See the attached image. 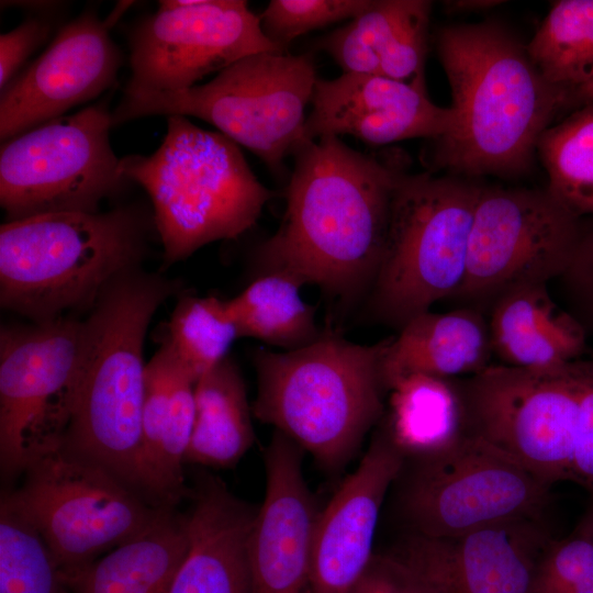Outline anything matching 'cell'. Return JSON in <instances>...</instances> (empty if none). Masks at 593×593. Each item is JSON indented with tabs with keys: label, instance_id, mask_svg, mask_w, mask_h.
Instances as JSON below:
<instances>
[{
	"label": "cell",
	"instance_id": "e0dca14e",
	"mask_svg": "<svg viewBox=\"0 0 593 593\" xmlns=\"http://www.w3.org/2000/svg\"><path fill=\"white\" fill-rule=\"evenodd\" d=\"M551 540L540 521L524 519L457 537L410 533L392 551L439 593H535L538 562Z\"/></svg>",
	"mask_w": 593,
	"mask_h": 593
},
{
	"label": "cell",
	"instance_id": "d4e9b609",
	"mask_svg": "<svg viewBox=\"0 0 593 593\" xmlns=\"http://www.w3.org/2000/svg\"><path fill=\"white\" fill-rule=\"evenodd\" d=\"M188 546L186 516L167 506L147 530L87 566L68 586L72 593H168Z\"/></svg>",
	"mask_w": 593,
	"mask_h": 593
},
{
	"label": "cell",
	"instance_id": "836d02e7",
	"mask_svg": "<svg viewBox=\"0 0 593 593\" xmlns=\"http://www.w3.org/2000/svg\"><path fill=\"white\" fill-rule=\"evenodd\" d=\"M372 0H271L259 15L265 35L279 48L302 34L353 20L370 8Z\"/></svg>",
	"mask_w": 593,
	"mask_h": 593
},
{
	"label": "cell",
	"instance_id": "8fae6325",
	"mask_svg": "<svg viewBox=\"0 0 593 593\" xmlns=\"http://www.w3.org/2000/svg\"><path fill=\"white\" fill-rule=\"evenodd\" d=\"M589 230L547 188L481 186L466 276L451 298L485 314L506 292L548 284L568 267Z\"/></svg>",
	"mask_w": 593,
	"mask_h": 593
},
{
	"label": "cell",
	"instance_id": "f35d334b",
	"mask_svg": "<svg viewBox=\"0 0 593 593\" xmlns=\"http://www.w3.org/2000/svg\"><path fill=\"white\" fill-rule=\"evenodd\" d=\"M52 25L40 18H30L0 36V89H4L15 74L49 36Z\"/></svg>",
	"mask_w": 593,
	"mask_h": 593
},
{
	"label": "cell",
	"instance_id": "3957f363",
	"mask_svg": "<svg viewBox=\"0 0 593 593\" xmlns=\"http://www.w3.org/2000/svg\"><path fill=\"white\" fill-rule=\"evenodd\" d=\"M181 287L142 267L113 278L82 321L80 382L61 449L145 495L144 339L158 307Z\"/></svg>",
	"mask_w": 593,
	"mask_h": 593
},
{
	"label": "cell",
	"instance_id": "e575fe53",
	"mask_svg": "<svg viewBox=\"0 0 593 593\" xmlns=\"http://www.w3.org/2000/svg\"><path fill=\"white\" fill-rule=\"evenodd\" d=\"M593 568V541L575 530L551 542L542 553L536 572L535 593H569Z\"/></svg>",
	"mask_w": 593,
	"mask_h": 593
},
{
	"label": "cell",
	"instance_id": "f546056e",
	"mask_svg": "<svg viewBox=\"0 0 593 593\" xmlns=\"http://www.w3.org/2000/svg\"><path fill=\"white\" fill-rule=\"evenodd\" d=\"M537 153L548 191L578 217L593 221V103L577 108L540 136Z\"/></svg>",
	"mask_w": 593,
	"mask_h": 593
},
{
	"label": "cell",
	"instance_id": "52a82bcc",
	"mask_svg": "<svg viewBox=\"0 0 593 593\" xmlns=\"http://www.w3.org/2000/svg\"><path fill=\"white\" fill-rule=\"evenodd\" d=\"M312 54L267 51L230 65L206 83L176 92H123L112 126L149 115L201 119L283 174L302 141L317 80Z\"/></svg>",
	"mask_w": 593,
	"mask_h": 593
},
{
	"label": "cell",
	"instance_id": "b9f144b4",
	"mask_svg": "<svg viewBox=\"0 0 593 593\" xmlns=\"http://www.w3.org/2000/svg\"><path fill=\"white\" fill-rule=\"evenodd\" d=\"M569 593H593V568L570 590Z\"/></svg>",
	"mask_w": 593,
	"mask_h": 593
},
{
	"label": "cell",
	"instance_id": "5b68a950",
	"mask_svg": "<svg viewBox=\"0 0 593 593\" xmlns=\"http://www.w3.org/2000/svg\"><path fill=\"white\" fill-rule=\"evenodd\" d=\"M387 343L384 338L360 345L325 329L318 340L300 349H256L253 415L324 468L342 467L383 416Z\"/></svg>",
	"mask_w": 593,
	"mask_h": 593
},
{
	"label": "cell",
	"instance_id": "2e32d148",
	"mask_svg": "<svg viewBox=\"0 0 593 593\" xmlns=\"http://www.w3.org/2000/svg\"><path fill=\"white\" fill-rule=\"evenodd\" d=\"M101 21L85 12L63 26L47 49L1 90V143L64 116L116 80L122 53Z\"/></svg>",
	"mask_w": 593,
	"mask_h": 593
},
{
	"label": "cell",
	"instance_id": "7c38bea8",
	"mask_svg": "<svg viewBox=\"0 0 593 593\" xmlns=\"http://www.w3.org/2000/svg\"><path fill=\"white\" fill-rule=\"evenodd\" d=\"M111 114L108 102H99L1 143L0 205L7 222L96 213L130 182L110 143Z\"/></svg>",
	"mask_w": 593,
	"mask_h": 593
},
{
	"label": "cell",
	"instance_id": "4fadbf2b",
	"mask_svg": "<svg viewBox=\"0 0 593 593\" xmlns=\"http://www.w3.org/2000/svg\"><path fill=\"white\" fill-rule=\"evenodd\" d=\"M82 321L3 325L0 331V466L23 473L61 447L80 382Z\"/></svg>",
	"mask_w": 593,
	"mask_h": 593
},
{
	"label": "cell",
	"instance_id": "4dcf8cb0",
	"mask_svg": "<svg viewBox=\"0 0 593 593\" xmlns=\"http://www.w3.org/2000/svg\"><path fill=\"white\" fill-rule=\"evenodd\" d=\"M237 338L224 300L187 294L179 298L163 342L197 382L228 356Z\"/></svg>",
	"mask_w": 593,
	"mask_h": 593
},
{
	"label": "cell",
	"instance_id": "d590c367",
	"mask_svg": "<svg viewBox=\"0 0 593 593\" xmlns=\"http://www.w3.org/2000/svg\"><path fill=\"white\" fill-rule=\"evenodd\" d=\"M348 593H439L414 564L392 550L374 553Z\"/></svg>",
	"mask_w": 593,
	"mask_h": 593
},
{
	"label": "cell",
	"instance_id": "d6a6232c",
	"mask_svg": "<svg viewBox=\"0 0 593 593\" xmlns=\"http://www.w3.org/2000/svg\"><path fill=\"white\" fill-rule=\"evenodd\" d=\"M177 360L169 346L160 348L146 362L142 414V473L147 497L163 505L157 492L160 446L168 416Z\"/></svg>",
	"mask_w": 593,
	"mask_h": 593
},
{
	"label": "cell",
	"instance_id": "7402d4cb",
	"mask_svg": "<svg viewBox=\"0 0 593 593\" xmlns=\"http://www.w3.org/2000/svg\"><path fill=\"white\" fill-rule=\"evenodd\" d=\"M432 7L427 0H372L368 10L320 38L316 46L344 72L425 86Z\"/></svg>",
	"mask_w": 593,
	"mask_h": 593
},
{
	"label": "cell",
	"instance_id": "d6986e66",
	"mask_svg": "<svg viewBox=\"0 0 593 593\" xmlns=\"http://www.w3.org/2000/svg\"><path fill=\"white\" fill-rule=\"evenodd\" d=\"M301 454L278 430L265 450V497L249 538L253 593H311L318 512L303 477Z\"/></svg>",
	"mask_w": 593,
	"mask_h": 593
},
{
	"label": "cell",
	"instance_id": "1f68e13d",
	"mask_svg": "<svg viewBox=\"0 0 593 593\" xmlns=\"http://www.w3.org/2000/svg\"><path fill=\"white\" fill-rule=\"evenodd\" d=\"M51 550L30 521L2 493L0 593H68Z\"/></svg>",
	"mask_w": 593,
	"mask_h": 593
},
{
	"label": "cell",
	"instance_id": "74e56055",
	"mask_svg": "<svg viewBox=\"0 0 593 593\" xmlns=\"http://www.w3.org/2000/svg\"><path fill=\"white\" fill-rule=\"evenodd\" d=\"M558 280L568 302L567 311L586 334H593V230L585 233Z\"/></svg>",
	"mask_w": 593,
	"mask_h": 593
},
{
	"label": "cell",
	"instance_id": "60d3db41",
	"mask_svg": "<svg viewBox=\"0 0 593 593\" xmlns=\"http://www.w3.org/2000/svg\"><path fill=\"white\" fill-rule=\"evenodd\" d=\"M593 103V76L571 96L570 107Z\"/></svg>",
	"mask_w": 593,
	"mask_h": 593
},
{
	"label": "cell",
	"instance_id": "4316f807",
	"mask_svg": "<svg viewBox=\"0 0 593 593\" xmlns=\"http://www.w3.org/2000/svg\"><path fill=\"white\" fill-rule=\"evenodd\" d=\"M195 419L184 463L236 465L253 446L251 407L236 362L226 357L194 384Z\"/></svg>",
	"mask_w": 593,
	"mask_h": 593
},
{
	"label": "cell",
	"instance_id": "7bdbcfd3",
	"mask_svg": "<svg viewBox=\"0 0 593 593\" xmlns=\"http://www.w3.org/2000/svg\"><path fill=\"white\" fill-rule=\"evenodd\" d=\"M577 530L586 535L593 541V501Z\"/></svg>",
	"mask_w": 593,
	"mask_h": 593
},
{
	"label": "cell",
	"instance_id": "cb8c5ba5",
	"mask_svg": "<svg viewBox=\"0 0 593 593\" xmlns=\"http://www.w3.org/2000/svg\"><path fill=\"white\" fill-rule=\"evenodd\" d=\"M492 357L486 314L468 306L445 313L427 311L388 337L382 376L388 391L393 382L413 373L470 377L488 368Z\"/></svg>",
	"mask_w": 593,
	"mask_h": 593
},
{
	"label": "cell",
	"instance_id": "ac0fdd59",
	"mask_svg": "<svg viewBox=\"0 0 593 593\" xmlns=\"http://www.w3.org/2000/svg\"><path fill=\"white\" fill-rule=\"evenodd\" d=\"M303 138L354 136L370 145L425 137L438 139L455 122L451 108L436 105L424 85L343 72L317 79Z\"/></svg>",
	"mask_w": 593,
	"mask_h": 593
},
{
	"label": "cell",
	"instance_id": "277c9868",
	"mask_svg": "<svg viewBox=\"0 0 593 593\" xmlns=\"http://www.w3.org/2000/svg\"><path fill=\"white\" fill-rule=\"evenodd\" d=\"M153 228V212L136 203L3 223L1 306L37 324L90 310L113 278L141 267Z\"/></svg>",
	"mask_w": 593,
	"mask_h": 593
},
{
	"label": "cell",
	"instance_id": "9a60e30c",
	"mask_svg": "<svg viewBox=\"0 0 593 593\" xmlns=\"http://www.w3.org/2000/svg\"><path fill=\"white\" fill-rule=\"evenodd\" d=\"M123 92H176L256 53L284 51L244 0H164L128 34Z\"/></svg>",
	"mask_w": 593,
	"mask_h": 593
},
{
	"label": "cell",
	"instance_id": "6da1fadb",
	"mask_svg": "<svg viewBox=\"0 0 593 593\" xmlns=\"http://www.w3.org/2000/svg\"><path fill=\"white\" fill-rule=\"evenodd\" d=\"M291 155L282 221L254 254L258 276L314 284L348 310L376 278L405 171L335 136L302 139Z\"/></svg>",
	"mask_w": 593,
	"mask_h": 593
},
{
	"label": "cell",
	"instance_id": "ba28073f",
	"mask_svg": "<svg viewBox=\"0 0 593 593\" xmlns=\"http://www.w3.org/2000/svg\"><path fill=\"white\" fill-rule=\"evenodd\" d=\"M480 187L455 175L404 172L382 259L365 299L374 321L400 329L458 291Z\"/></svg>",
	"mask_w": 593,
	"mask_h": 593
},
{
	"label": "cell",
	"instance_id": "603a6c76",
	"mask_svg": "<svg viewBox=\"0 0 593 593\" xmlns=\"http://www.w3.org/2000/svg\"><path fill=\"white\" fill-rule=\"evenodd\" d=\"M547 287L514 289L490 306L486 318L491 346L501 365L555 371L582 358L588 334L557 305Z\"/></svg>",
	"mask_w": 593,
	"mask_h": 593
},
{
	"label": "cell",
	"instance_id": "44dd1931",
	"mask_svg": "<svg viewBox=\"0 0 593 593\" xmlns=\"http://www.w3.org/2000/svg\"><path fill=\"white\" fill-rule=\"evenodd\" d=\"M188 550L168 593H253L249 538L257 510L214 477L195 483Z\"/></svg>",
	"mask_w": 593,
	"mask_h": 593
},
{
	"label": "cell",
	"instance_id": "8992f818",
	"mask_svg": "<svg viewBox=\"0 0 593 593\" xmlns=\"http://www.w3.org/2000/svg\"><path fill=\"white\" fill-rule=\"evenodd\" d=\"M120 172L150 199L165 266L210 243L239 237L275 195L238 144L183 115L167 116V133L153 154L120 158Z\"/></svg>",
	"mask_w": 593,
	"mask_h": 593
},
{
	"label": "cell",
	"instance_id": "484cf974",
	"mask_svg": "<svg viewBox=\"0 0 593 593\" xmlns=\"http://www.w3.org/2000/svg\"><path fill=\"white\" fill-rule=\"evenodd\" d=\"M383 429L405 459L439 452L467 433L460 380L413 373L388 390Z\"/></svg>",
	"mask_w": 593,
	"mask_h": 593
},
{
	"label": "cell",
	"instance_id": "8d00e7d4",
	"mask_svg": "<svg viewBox=\"0 0 593 593\" xmlns=\"http://www.w3.org/2000/svg\"><path fill=\"white\" fill-rule=\"evenodd\" d=\"M578 388V417L572 482L593 493V357L573 361Z\"/></svg>",
	"mask_w": 593,
	"mask_h": 593
},
{
	"label": "cell",
	"instance_id": "ffe728a7",
	"mask_svg": "<svg viewBox=\"0 0 593 593\" xmlns=\"http://www.w3.org/2000/svg\"><path fill=\"white\" fill-rule=\"evenodd\" d=\"M405 458L382 428L357 469L318 513L311 559V593H348L374 552V533L384 496Z\"/></svg>",
	"mask_w": 593,
	"mask_h": 593
},
{
	"label": "cell",
	"instance_id": "ab89813d",
	"mask_svg": "<svg viewBox=\"0 0 593 593\" xmlns=\"http://www.w3.org/2000/svg\"><path fill=\"white\" fill-rule=\"evenodd\" d=\"M505 1L501 0H451L445 2V8L450 13H474L499 7Z\"/></svg>",
	"mask_w": 593,
	"mask_h": 593
},
{
	"label": "cell",
	"instance_id": "f1b7e54d",
	"mask_svg": "<svg viewBox=\"0 0 593 593\" xmlns=\"http://www.w3.org/2000/svg\"><path fill=\"white\" fill-rule=\"evenodd\" d=\"M526 51L540 76L571 100L593 76V0L553 2Z\"/></svg>",
	"mask_w": 593,
	"mask_h": 593
},
{
	"label": "cell",
	"instance_id": "9c48e42d",
	"mask_svg": "<svg viewBox=\"0 0 593 593\" xmlns=\"http://www.w3.org/2000/svg\"><path fill=\"white\" fill-rule=\"evenodd\" d=\"M23 473L21 486L3 493L43 537L67 584L99 556L147 530L167 507L60 447Z\"/></svg>",
	"mask_w": 593,
	"mask_h": 593
},
{
	"label": "cell",
	"instance_id": "7a4b0ae2",
	"mask_svg": "<svg viewBox=\"0 0 593 593\" xmlns=\"http://www.w3.org/2000/svg\"><path fill=\"white\" fill-rule=\"evenodd\" d=\"M436 42L455 122L436 139L433 165L465 178L525 172L542 133L570 107L569 96L540 76L526 46L497 23L446 26Z\"/></svg>",
	"mask_w": 593,
	"mask_h": 593
},
{
	"label": "cell",
	"instance_id": "5bb4252c",
	"mask_svg": "<svg viewBox=\"0 0 593 593\" xmlns=\"http://www.w3.org/2000/svg\"><path fill=\"white\" fill-rule=\"evenodd\" d=\"M460 384L468 435L550 485L572 482L578 417L573 361L555 371L490 365Z\"/></svg>",
	"mask_w": 593,
	"mask_h": 593
},
{
	"label": "cell",
	"instance_id": "83f0119b",
	"mask_svg": "<svg viewBox=\"0 0 593 593\" xmlns=\"http://www.w3.org/2000/svg\"><path fill=\"white\" fill-rule=\"evenodd\" d=\"M302 288L281 273L257 276L238 295L225 300L238 338L250 337L291 351L309 346L323 334L315 307L300 294Z\"/></svg>",
	"mask_w": 593,
	"mask_h": 593
},
{
	"label": "cell",
	"instance_id": "30bf717a",
	"mask_svg": "<svg viewBox=\"0 0 593 593\" xmlns=\"http://www.w3.org/2000/svg\"><path fill=\"white\" fill-rule=\"evenodd\" d=\"M399 508L412 534L466 535L499 524L542 517L551 486L482 440L405 459Z\"/></svg>",
	"mask_w": 593,
	"mask_h": 593
}]
</instances>
